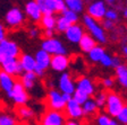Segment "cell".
<instances>
[{
  "mask_svg": "<svg viewBox=\"0 0 127 125\" xmlns=\"http://www.w3.org/2000/svg\"><path fill=\"white\" fill-rule=\"evenodd\" d=\"M83 26L87 29L89 34L96 42H99L101 44L107 42V38H108L107 37V33L102 28L99 20H95L94 18L90 17L89 15H84L83 16Z\"/></svg>",
  "mask_w": 127,
  "mask_h": 125,
  "instance_id": "6da1fadb",
  "label": "cell"
},
{
  "mask_svg": "<svg viewBox=\"0 0 127 125\" xmlns=\"http://www.w3.org/2000/svg\"><path fill=\"white\" fill-rule=\"evenodd\" d=\"M124 106H125L124 100H123V98L118 94H116L114 91L107 92V100H106L104 108H106L107 114L110 117H116Z\"/></svg>",
  "mask_w": 127,
  "mask_h": 125,
  "instance_id": "7a4b0ae2",
  "label": "cell"
},
{
  "mask_svg": "<svg viewBox=\"0 0 127 125\" xmlns=\"http://www.w3.org/2000/svg\"><path fill=\"white\" fill-rule=\"evenodd\" d=\"M21 55V49L14 41L5 38L0 42V64L7 57H18Z\"/></svg>",
  "mask_w": 127,
  "mask_h": 125,
  "instance_id": "3957f363",
  "label": "cell"
},
{
  "mask_svg": "<svg viewBox=\"0 0 127 125\" xmlns=\"http://www.w3.org/2000/svg\"><path fill=\"white\" fill-rule=\"evenodd\" d=\"M66 115L64 112L53 109H47L42 115L40 125H65L67 122Z\"/></svg>",
  "mask_w": 127,
  "mask_h": 125,
  "instance_id": "277c9868",
  "label": "cell"
},
{
  "mask_svg": "<svg viewBox=\"0 0 127 125\" xmlns=\"http://www.w3.org/2000/svg\"><path fill=\"white\" fill-rule=\"evenodd\" d=\"M35 69L34 72L37 77H43L49 67H50V61H51V55L48 52H45L44 50H39L36 53H35Z\"/></svg>",
  "mask_w": 127,
  "mask_h": 125,
  "instance_id": "5b68a950",
  "label": "cell"
},
{
  "mask_svg": "<svg viewBox=\"0 0 127 125\" xmlns=\"http://www.w3.org/2000/svg\"><path fill=\"white\" fill-rule=\"evenodd\" d=\"M8 97L17 106L26 105V103L29 102V94H27L26 89L24 88V86L21 83V81H16L15 82L11 91L8 94Z\"/></svg>",
  "mask_w": 127,
  "mask_h": 125,
  "instance_id": "8992f818",
  "label": "cell"
},
{
  "mask_svg": "<svg viewBox=\"0 0 127 125\" xmlns=\"http://www.w3.org/2000/svg\"><path fill=\"white\" fill-rule=\"evenodd\" d=\"M107 9H108V6L106 5V2L103 0H93L92 2H90L87 6L86 15L94 18L95 20L101 21L106 16Z\"/></svg>",
  "mask_w": 127,
  "mask_h": 125,
  "instance_id": "52a82bcc",
  "label": "cell"
},
{
  "mask_svg": "<svg viewBox=\"0 0 127 125\" xmlns=\"http://www.w3.org/2000/svg\"><path fill=\"white\" fill-rule=\"evenodd\" d=\"M42 14H57L66 8L64 0H35Z\"/></svg>",
  "mask_w": 127,
  "mask_h": 125,
  "instance_id": "ba28073f",
  "label": "cell"
},
{
  "mask_svg": "<svg viewBox=\"0 0 127 125\" xmlns=\"http://www.w3.org/2000/svg\"><path fill=\"white\" fill-rule=\"evenodd\" d=\"M47 104L50 109L64 112L67 103L64 100L63 94L60 91L56 90V89H51V90H49V92L47 95Z\"/></svg>",
  "mask_w": 127,
  "mask_h": 125,
  "instance_id": "9c48e42d",
  "label": "cell"
},
{
  "mask_svg": "<svg viewBox=\"0 0 127 125\" xmlns=\"http://www.w3.org/2000/svg\"><path fill=\"white\" fill-rule=\"evenodd\" d=\"M41 49L44 50L50 55H57V54H66V47L59 41L58 38L51 37V38H44V41L41 44Z\"/></svg>",
  "mask_w": 127,
  "mask_h": 125,
  "instance_id": "30bf717a",
  "label": "cell"
},
{
  "mask_svg": "<svg viewBox=\"0 0 127 125\" xmlns=\"http://www.w3.org/2000/svg\"><path fill=\"white\" fill-rule=\"evenodd\" d=\"M24 20H25V15L17 7H14L11 9H9L5 16L6 24L10 28H16V27L22 26L24 24Z\"/></svg>",
  "mask_w": 127,
  "mask_h": 125,
  "instance_id": "8fae6325",
  "label": "cell"
},
{
  "mask_svg": "<svg viewBox=\"0 0 127 125\" xmlns=\"http://www.w3.org/2000/svg\"><path fill=\"white\" fill-rule=\"evenodd\" d=\"M1 70L9 73L13 77H21L24 73L21 63L18 61V57H7L1 64Z\"/></svg>",
  "mask_w": 127,
  "mask_h": 125,
  "instance_id": "7c38bea8",
  "label": "cell"
},
{
  "mask_svg": "<svg viewBox=\"0 0 127 125\" xmlns=\"http://www.w3.org/2000/svg\"><path fill=\"white\" fill-rule=\"evenodd\" d=\"M66 117L70 118V120H81L83 117V108L82 105L78 104V103L75 100V99L71 98L69 102H67L66 107H65V110H64Z\"/></svg>",
  "mask_w": 127,
  "mask_h": 125,
  "instance_id": "4fadbf2b",
  "label": "cell"
},
{
  "mask_svg": "<svg viewBox=\"0 0 127 125\" xmlns=\"http://www.w3.org/2000/svg\"><path fill=\"white\" fill-rule=\"evenodd\" d=\"M65 36H66L67 41L73 43V44H78L79 39L82 38V36L85 34L84 27L82 25H79L78 23L71 24L70 26L65 31Z\"/></svg>",
  "mask_w": 127,
  "mask_h": 125,
  "instance_id": "5bb4252c",
  "label": "cell"
},
{
  "mask_svg": "<svg viewBox=\"0 0 127 125\" xmlns=\"http://www.w3.org/2000/svg\"><path fill=\"white\" fill-rule=\"evenodd\" d=\"M58 88L60 92H65V94H74L75 89H76V86H75V82L71 78V76L68 72H63L61 76L59 77L58 80Z\"/></svg>",
  "mask_w": 127,
  "mask_h": 125,
  "instance_id": "9a60e30c",
  "label": "cell"
},
{
  "mask_svg": "<svg viewBox=\"0 0 127 125\" xmlns=\"http://www.w3.org/2000/svg\"><path fill=\"white\" fill-rule=\"evenodd\" d=\"M69 67V59L66 54L51 55L50 68L56 72H65Z\"/></svg>",
  "mask_w": 127,
  "mask_h": 125,
  "instance_id": "2e32d148",
  "label": "cell"
},
{
  "mask_svg": "<svg viewBox=\"0 0 127 125\" xmlns=\"http://www.w3.org/2000/svg\"><path fill=\"white\" fill-rule=\"evenodd\" d=\"M25 14L29 16V18L31 20L35 21V23H39L43 15L35 0H30L25 3Z\"/></svg>",
  "mask_w": 127,
  "mask_h": 125,
  "instance_id": "e0dca14e",
  "label": "cell"
},
{
  "mask_svg": "<svg viewBox=\"0 0 127 125\" xmlns=\"http://www.w3.org/2000/svg\"><path fill=\"white\" fill-rule=\"evenodd\" d=\"M75 86H76L77 89H81V90H83L84 92H86L89 96H92L95 92L94 83H93V81L91 80L90 78H87V77H83V76L79 77L76 80Z\"/></svg>",
  "mask_w": 127,
  "mask_h": 125,
  "instance_id": "ac0fdd59",
  "label": "cell"
},
{
  "mask_svg": "<svg viewBox=\"0 0 127 125\" xmlns=\"http://www.w3.org/2000/svg\"><path fill=\"white\" fill-rule=\"evenodd\" d=\"M15 82H16L15 77L10 76L9 73L5 72L3 70L0 69V88L2 89L7 95L11 91Z\"/></svg>",
  "mask_w": 127,
  "mask_h": 125,
  "instance_id": "d6986e66",
  "label": "cell"
},
{
  "mask_svg": "<svg viewBox=\"0 0 127 125\" xmlns=\"http://www.w3.org/2000/svg\"><path fill=\"white\" fill-rule=\"evenodd\" d=\"M18 61L21 63L22 68H23L24 72H31V71H34L35 69V59L33 55L27 54V53H24L21 54L18 56Z\"/></svg>",
  "mask_w": 127,
  "mask_h": 125,
  "instance_id": "ffe728a7",
  "label": "cell"
},
{
  "mask_svg": "<svg viewBox=\"0 0 127 125\" xmlns=\"http://www.w3.org/2000/svg\"><path fill=\"white\" fill-rule=\"evenodd\" d=\"M39 77L35 74L34 71H31V72H24L21 76V83L24 86V88L26 90H32L35 86V82H36V79Z\"/></svg>",
  "mask_w": 127,
  "mask_h": 125,
  "instance_id": "44dd1931",
  "label": "cell"
},
{
  "mask_svg": "<svg viewBox=\"0 0 127 125\" xmlns=\"http://www.w3.org/2000/svg\"><path fill=\"white\" fill-rule=\"evenodd\" d=\"M95 45H96V41L90 34H86V33L83 35L82 38L78 42V46L81 49V51L85 53H89Z\"/></svg>",
  "mask_w": 127,
  "mask_h": 125,
  "instance_id": "7402d4cb",
  "label": "cell"
},
{
  "mask_svg": "<svg viewBox=\"0 0 127 125\" xmlns=\"http://www.w3.org/2000/svg\"><path fill=\"white\" fill-rule=\"evenodd\" d=\"M56 20H57V18L55 17L53 14H43L39 23L43 29H55Z\"/></svg>",
  "mask_w": 127,
  "mask_h": 125,
  "instance_id": "603a6c76",
  "label": "cell"
},
{
  "mask_svg": "<svg viewBox=\"0 0 127 125\" xmlns=\"http://www.w3.org/2000/svg\"><path fill=\"white\" fill-rule=\"evenodd\" d=\"M116 70V77L117 81L122 85L124 88L127 89V65L126 64H120L117 68H115Z\"/></svg>",
  "mask_w": 127,
  "mask_h": 125,
  "instance_id": "cb8c5ba5",
  "label": "cell"
},
{
  "mask_svg": "<svg viewBox=\"0 0 127 125\" xmlns=\"http://www.w3.org/2000/svg\"><path fill=\"white\" fill-rule=\"evenodd\" d=\"M64 1H65L66 8H68V9H70V10L75 11L77 14L82 13L85 8L84 0H64Z\"/></svg>",
  "mask_w": 127,
  "mask_h": 125,
  "instance_id": "d4e9b609",
  "label": "cell"
},
{
  "mask_svg": "<svg viewBox=\"0 0 127 125\" xmlns=\"http://www.w3.org/2000/svg\"><path fill=\"white\" fill-rule=\"evenodd\" d=\"M17 116L22 120H31V118L34 117V112L32 109L31 107H27L26 105H22V106H18L17 110Z\"/></svg>",
  "mask_w": 127,
  "mask_h": 125,
  "instance_id": "484cf974",
  "label": "cell"
},
{
  "mask_svg": "<svg viewBox=\"0 0 127 125\" xmlns=\"http://www.w3.org/2000/svg\"><path fill=\"white\" fill-rule=\"evenodd\" d=\"M106 53L104 49L100 45H95L90 52H89V59H90L92 62H100L102 55Z\"/></svg>",
  "mask_w": 127,
  "mask_h": 125,
  "instance_id": "4316f807",
  "label": "cell"
},
{
  "mask_svg": "<svg viewBox=\"0 0 127 125\" xmlns=\"http://www.w3.org/2000/svg\"><path fill=\"white\" fill-rule=\"evenodd\" d=\"M82 108H83L84 115H94L99 109L96 104H95V102H94V99H91V98H89L85 103H83Z\"/></svg>",
  "mask_w": 127,
  "mask_h": 125,
  "instance_id": "83f0119b",
  "label": "cell"
},
{
  "mask_svg": "<svg viewBox=\"0 0 127 125\" xmlns=\"http://www.w3.org/2000/svg\"><path fill=\"white\" fill-rule=\"evenodd\" d=\"M60 14L69 24H76V23H78V20H79L78 14L73 11V10H70V9H68V8H65Z\"/></svg>",
  "mask_w": 127,
  "mask_h": 125,
  "instance_id": "f1b7e54d",
  "label": "cell"
},
{
  "mask_svg": "<svg viewBox=\"0 0 127 125\" xmlns=\"http://www.w3.org/2000/svg\"><path fill=\"white\" fill-rule=\"evenodd\" d=\"M96 123L98 125H119V123L116 120H112L108 114H99L96 117Z\"/></svg>",
  "mask_w": 127,
  "mask_h": 125,
  "instance_id": "f546056e",
  "label": "cell"
},
{
  "mask_svg": "<svg viewBox=\"0 0 127 125\" xmlns=\"http://www.w3.org/2000/svg\"><path fill=\"white\" fill-rule=\"evenodd\" d=\"M70 25L71 24H69L68 21H67L66 19L60 15L59 17H57V20H56V28L55 29H57L59 33H65V31H66Z\"/></svg>",
  "mask_w": 127,
  "mask_h": 125,
  "instance_id": "4dcf8cb0",
  "label": "cell"
},
{
  "mask_svg": "<svg viewBox=\"0 0 127 125\" xmlns=\"http://www.w3.org/2000/svg\"><path fill=\"white\" fill-rule=\"evenodd\" d=\"M90 98V96L86 94V92H84L83 90H81V89H75L74 94H73V99H75L78 104L82 105L83 103H85L87 100V99Z\"/></svg>",
  "mask_w": 127,
  "mask_h": 125,
  "instance_id": "1f68e13d",
  "label": "cell"
},
{
  "mask_svg": "<svg viewBox=\"0 0 127 125\" xmlns=\"http://www.w3.org/2000/svg\"><path fill=\"white\" fill-rule=\"evenodd\" d=\"M0 125H17V121L10 114H0Z\"/></svg>",
  "mask_w": 127,
  "mask_h": 125,
  "instance_id": "d6a6232c",
  "label": "cell"
},
{
  "mask_svg": "<svg viewBox=\"0 0 127 125\" xmlns=\"http://www.w3.org/2000/svg\"><path fill=\"white\" fill-rule=\"evenodd\" d=\"M106 100H107V92L106 91H99L98 94H95L94 97V102L98 106V108H103L106 105Z\"/></svg>",
  "mask_w": 127,
  "mask_h": 125,
  "instance_id": "836d02e7",
  "label": "cell"
},
{
  "mask_svg": "<svg viewBox=\"0 0 127 125\" xmlns=\"http://www.w3.org/2000/svg\"><path fill=\"white\" fill-rule=\"evenodd\" d=\"M116 121L122 125H127V105H125L122 110L116 116Z\"/></svg>",
  "mask_w": 127,
  "mask_h": 125,
  "instance_id": "e575fe53",
  "label": "cell"
},
{
  "mask_svg": "<svg viewBox=\"0 0 127 125\" xmlns=\"http://www.w3.org/2000/svg\"><path fill=\"white\" fill-rule=\"evenodd\" d=\"M104 18H107V19H109V20L116 23V21L118 20V11H117L116 9H114V8H108Z\"/></svg>",
  "mask_w": 127,
  "mask_h": 125,
  "instance_id": "d590c367",
  "label": "cell"
},
{
  "mask_svg": "<svg viewBox=\"0 0 127 125\" xmlns=\"http://www.w3.org/2000/svg\"><path fill=\"white\" fill-rule=\"evenodd\" d=\"M100 63H101V65L106 67V68H110V67H112V56H110L109 54L104 53V54L102 55V57H101Z\"/></svg>",
  "mask_w": 127,
  "mask_h": 125,
  "instance_id": "8d00e7d4",
  "label": "cell"
},
{
  "mask_svg": "<svg viewBox=\"0 0 127 125\" xmlns=\"http://www.w3.org/2000/svg\"><path fill=\"white\" fill-rule=\"evenodd\" d=\"M100 24H101V26H102V28L106 32L107 31H112V29L115 28V21H111L107 18H103L102 20L100 21Z\"/></svg>",
  "mask_w": 127,
  "mask_h": 125,
  "instance_id": "74e56055",
  "label": "cell"
},
{
  "mask_svg": "<svg viewBox=\"0 0 127 125\" xmlns=\"http://www.w3.org/2000/svg\"><path fill=\"white\" fill-rule=\"evenodd\" d=\"M102 85H103V87L107 88V89L112 88V86H114V79L110 78V77L102 79Z\"/></svg>",
  "mask_w": 127,
  "mask_h": 125,
  "instance_id": "f35d334b",
  "label": "cell"
},
{
  "mask_svg": "<svg viewBox=\"0 0 127 125\" xmlns=\"http://www.w3.org/2000/svg\"><path fill=\"white\" fill-rule=\"evenodd\" d=\"M29 35H30V37H32V38L40 36V31H39V28H36V27H33V28H31V29L29 31Z\"/></svg>",
  "mask_w": 127,
  "mask_h": 125,
  "instance_id": "ab89813d",
  "label": "cell"
},
{
  "mask_svg": "<svg viewBox=\"0 0 127 125\" xmlns=\"http://www.w3.org/2000/svg\"><path fill=\"white\" fill-rule=\"evenodd\" d=\"M123 64V60L120 59L119 56H117V55H115V56H112V68H117L118 65Z\"/></svg>",
  "mask_w": 127,
  "mask_h": 125,
  "instance_id": "60d3db41",
  "label": "cell"
},
{
  "mask_svg": "<svg viewBox=\"0 0 127 125\" xmlns=\"http://www.w3.org/2000/svg\"><path fill=\"white\" fill-rule=\"evenodd\" d=\"M43 36L45 38H51L55 36V29H44L43 32Z\"/></svg>",
  "mask_w": 127,
  "mask_h": 125,
  "instance_id": "b9f144b4",
  "label": "cell"
},
{
  "mask_svg": "<svg viewBox=\"0 0 127 125\" xmlns=\"http://www.w3.org/2000/svg\"><path fill=\"white\" fill-rule=\"evenodd\" d=\"M6 38V29L2 24H0V42Z\"/></svg>",
  "mask_w": 127,
  "mask_h": 125,
  "instance_id": "7bdbcfd3",
  "label": "cell"
},
{
  "mask_svg": "<svg viewBox=\"0 0 127 125\" xmlns=\"http://www.w3.org/2000/svg\"><path fill=\"white\" fill-rule=\"evenodd\" d=\"M106 2L107 6H110V7H115V6L118 3V0H103Z\"/></svg>",
  "mask_w": 127,
  "mask_h": 125,
  "instance_id": "ee69618b",
  "label": "cell"
},
{
  "mask_svg": "<svg viewBox=\"0 0 127 125\" xmlns=\"http://www.w3.org/2000/svg\"><path fill=\"white\" fill-rule=\"evenodd\" d=\"M63 94V98H64V100L65 102H69L71 98H73V95H70V94H65V92H61Z\"/></svg>",
  "mask_w": 127,
  "mask_h": 125,
  "instance_id": "f6af8a7d",
  "label": "cell"
},
{
  "mask_svg": "<svg viewBox=\"0 0 127 125\" xmlns=\"http://www.w3.org/2000/svg\"><path fill=\"white\" fill-rule=\"evenodd\" d=\"M65 125H82V124L78 123L76 120H69V121H67Z\"/></svg>",
  "mask_w": 127,
  "mask_h": 125,
  "instance_id": "bcb514c9",
  "label": "cell"
},
{
  "mask_svg": "<svg viewBox=\"0 0 127 125\" xmlns=\"http://www.w3.org/2000/svg\"><path fill=\"white\" fill-rule=\"evenodd\" d=\"M123 16H124V18H126L127 19V6L123 9Z\"/></svg>",
  "mask_w": 127,
  "mask_h": 125,
  "instance_id": "7dc6e473",
  "label": "cell"
},
{
  "mask_svg": "<svg viewBox=\"0 0 127 125\" xmlns=\"http://www.w3.org/2000/svg\"><path fill=\"white\" fill-rule=\"evenodd\" d=\"M123 54L127 57V45H125V46L123 47Z\"/></svg>",
  "mask_w": 127,
  "mask_h": 125,
  "instance_id": "c3c4849f",
  "label": "cell"
},
{
  "mask_svg": "<svg viewBox=\"0 0 127 125\" xmlns=\"http://www.w3.org/2000/svg\"><path fill=\"white\" fill-rule=\"evenodd\" d=\"M126 33H127V26H126Z\"/></svg>",
  "mask_w": 127,
  "mask_h": 125,
  "instance_id": "681fc988",
  "label": "cell"
},
{
  "mask_svg": "<svg viewBox=\"0 0 127 125\" xmlns=\"http://www.w3.org/2000/svg\"><path fill=\"white\" fill-rule=\"evenodd\" d=\"M126 6H127V0H126Z\"/></svg>",
  "mask_w": 127,
  "mask_h": 125,
  "instance_id": "f907efd6",
  "label": "cell"
}]
</instances>
